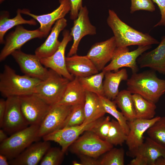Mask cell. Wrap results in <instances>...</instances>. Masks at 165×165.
<instances>
[{
  "mask_svg": "<svg viewBox=\"0 0 165 165\" xmlns=\"http://www.w3.org/2000/svg\"><path fill=\"white\" fill-rule=\"evenodd\" d=\"M6 133L2 129L0 130V142H2L8 137L7 136Z\"/></svg>",
  "mask_w": 165,
  "mask_h": 165,
  "instance_id": "obj_44",
  "label": "cell"
},
{
  "mask_svg": "<svg viewBox=\"0 0 165 165\" xmlns=\"http://www.w3.org/2000/svg\"><path fill=\"white\" fill-rule=\"evenodd\" d=\"M64 152L61 149L50 148L40 162V165H59L62 163Z\"/></svg>",
  "mask_w": 165,
  "mask_h": 165,
  "instance_id": "obj_35",
  "label": "cell"
},
{
  "mask_svg": "<svg viewBox=\"0 0 165 165\" xmlns=\"http://www.w3.org/2000/svg\"><path fill=\"white\" fill-rule=\"evenodd\" d=\"M67 25V20L64 18L57 20L45 41L35 50V54L41 59L49 57L54 53L61 43L58 40L59 35Z\"/></svg>",
  "mask_w": 165,
  "mask_h": 165,
  "instance_id": "obj_23",
  "label": "cell"
},
{
  "mask_svg": "<svg viewBox=\"0 0 165 165\" xmlns=\"http://www.w3.org/2000/svg\"><path fill=\"white\" fill-rule=\"evenodd\" d=\"M6 108V100L0 99V127H1L4 117Z\"/></svg>",
  "mask_w": 165,
  "mask_h": 165,
  "instance_id": "obj_42",
  "label": "cell"
},
{
  "mask_svg": "<svg viewBox=\"0 0 165 165\" xmlns=\"http://www.w3.org/2000/svg\"><path fill=\"white\" fill-rule=\"evenodd\" d=\"M70 81L49 69L47 77L41 81L34 94L49 105H54L61 98Z\"/></svg>",
  "mask_w": 165,
  "mask_h": 165,
  "instance_id": "obj_5",
  "label": "cell"
},
{
  "mask_svg": "<svg viewBox=\"0 0 165 165\" xmlns=\"http://www.w3.org/2000/svg\"><path fill=\"white\" fill-rule=\"evenodd\" d=\"M147 133L149 137L165 148V116L160 117Z\"/></svg>",
  "mask_w": 165,
  "mask_h": 165,
  "instance_id": "obj_33",
  "label": "cell"
},
{
  "mask_svg": "<svg viewBox=\"0 0 165 165\" xmlns=\"http://www.w3.org/2000/svg\"><path fill=\"white\" fill-rule=\"evenodd\" d=\"M59 6L51 13L41 15L31 13L27 9H21V14L28 15L36 20L40 24V31L46 37L52 29V25L58 20L64 18L71 10L70 0H59Z\"/></svg>",
  "mask_w": 165,
  "mask_h": 165,
  "instance_id": "obj_18",
  "label": "cell"
},
{
  "mask_svg": "<svg viewBox=\"0 0 165 165\" xmlns=\"http://www.w3.org/2000/svg\"><path fill=\"white\" fill-rule=\"evenodd\" d=\"M7 158L5 155L0 154V165H8L9 162L7 161Z\"/></svg>",
  "mask_w": 165,
  "mask_h": 165,
  "instance_id": "obj_43",
  "label": "cell"
},
{
  "mask_svg": "<svg viewBox=\"0 0 165 165\" xmlns=\"http://www.w3.org/2000/svg\"><path fill=\"white\" fill-rule=\"evenodd\" d=\"M66 65L69 72L74 76L86 77L96 74L99 71L86 56L75 54L66 57Z\"/></svg>",
  "mask_w": 165,
  "mask_h": 165,
  "instance_id": "obj_22",
  "label": "cell"
},
{
  "mask_svg": "<svg viewBox=\"0 0 165 165\" xmlns=\"http://www.w3.org/2000/svg\"><path fill=\"white\" fill-rule=\"evenodd\" d=\"M63 36V39L56 52L49 57L41 59L40 61L46 68L53 70L70 81L74 77L67 69L65 53L67 45L72 38L70 31L67 30L64 31Z\"/></svg>",
  "mask_w": 165,
  "mask_h": 165,
  "instance_id": "obj_14",
  "label": "cell"
},
{
  "mask_svg": "<svg viewBox=\"0 0 165 165\" xmlns=\"http://www.w3.org/2000/svg\"><path fill=\"white\" fill-rule=\"evenodd\" d=\"M107 22L113 32L117 48L160 43L149 34L136 30L123 22L112 10H108Z\"/></svg>",
  "mask_w": 165,
  "mask_h": 165,
  "instance_id": "obj_1",
  "label": "cell"
},
{
  "mask_svg": "<svg viewBox=\"0 0 165 165\" xmlns=\"http://www.w3.org/2000/svg\"><path fill=\"white\" fill-rule=\"evenodd\" d=\"M132 94L127 89L123 90L119 92L114 101L127 121H131L136 119Z\"/></svg>",
  "mask_w": 165,
  "mask_h": 165,
  "instance_id": "obj_29",
  "label": "cell"
},
{
  "mask_svg": "<svg viewBox=\"0 0 165 165\" xmlns=\"http://www.w3.org/2000/svg\"><path fill=\"white\" fill-rule=\"evenodd\" d=\"M152 45L138 46L136 49L130 51L128 47L117 48L110 63L104 68L105 72L117 71L121 68H130L132 73L138 72L139 67L137 63V58L141 54L150 49Z\"/></svg>",
  "mask_w": 165,
  "mask_h": 165,
  "instance_id": "obj_7",
  "label": "cell"
},
{
  "mask_svg": "<svg viewBox=\"0 0 165 165\" xmlns=\"http://www.w3.org/2000/svg\"><path fill=\"white\" fill-rule=\"evenodd\" d=\"M137 62L141 68L148 67L165 75V36L156 48L143 53L137 58Z\"/></svg>",
  "mask_w": 165,
  "mask_h": 165,
  "instance_id": "obj_21",
  "label": "cell"
},
{
  "mask_svg": "<svg viewBox=\"0 0 165 165\" xmlns=\"http://www.w3.org/2000/svg\"><path fill=\"white\" fill-rule=\"evenodd\" d=\"M127 135L119 123L112 119L111 120L110 129L105 141L113 145H122L126 142Z\"/></svg>",
  "mask_w": 165,
  "mask_h": 165,
  "instance_id": "obj_32",
  "label": "cell"
},
{
  "mask_svg": "<svg viewBox=\"0 0 165 165\" xmlns=\"http://www.w3.org/2000/svg\"><path fill=\"white\" fill-rule=\"evenodd\" d=\"M117 48L113 36L103 41L93 45L86 56L99 71H102L107 64L112 59Z\"/></svg>",
  "mask_w": 165,
  "mask_h": 165,
  "instance_id": "obj_17",
  "label": "cell"
},
{
  "mask_svg": "<svg viewBox=\"0 0 165 165\" xmlns=\"http://www.w3.org/2000/svg\"><path fill=\"white\" fill-rule=\"evenodd\" d=\"M11 55L24 75L41 80L48 76L49 70L42 65L40 59L35 54L26 53L19 50Z\"/></svg>",
  "mask_w": 165,
  "mask_h": 165,
  "instance_id": "obj_13",
  "label": "cell"
},
{
  "mask_svg": "<svg viewBox=\"0 0 165 165\" xmlns=\"http://www.w3.org/2000/svg\"><path fill=\"white\" fill-rule=\"evenodd\" d=\"M44 34L38 28L34 30L25 29L20 25L16 26L13 31L6 37L5 45L0 53V61H4L14 51L20 48L28 41L35 38L45 37Z\"/></svg>",
  "mask_w": 165,
  "mask_h": 165,
  "instance_id": "obj_10",
  "label": "cell"
},
{
  "mask_svg": "<svg viewBox=\"0 0 165 165\" xmlns=\"http://www.w3.org/2000/svg\"><path fill=\"white\" fill-rule=\"evenodd\" d=\"M71 5L70 18L75 20L78 17L79 12L82 6V0H70Z\"/></svg>",
  "mask_w": 165,
  "mask_h": 165,
  "instance_id": "obj_39",
  "label": "cell"
},
{
  "mask_svg": "<svg viewBox=\"0 0 165 165\" xmlns=\"http://www.w3.org/2000/svg\"><path fill=\"white\" fill-rule=\"evenodd\" d=\"M5 0H0V3L1 4L3 2H4Z\"/></svg>",
  "mask_w": 165,
  "mask_h": 165,
  "instance_id": "obj_47",
  "label": "cell"
},
{
  "mask_svg": "<svg viewBox=\"0 0 165 165\" xmlns=\"http://www.w3.org/2000/svg\"><path fill=\"white\" fill-rule=\"evenodd\" d=\"M158 5L161 14V17L160 21L154 26V27L159 26L165 27V0H152Z\"/></svg>",
  "mask_w": 165,
  "mask_h": 165,
  "instance_id": "obj_40",
  "label": "cell"
},
{
  "mask_svg": "<svg viewBox=\"0 0 165 165\" xmlns=\"http://www.w3.org/2000/svg\"><path fill=\"white\" fill-rule=\"evenodd\" d=\"M127 90L155 103L165 93V80L159 78L154 71L132 73L127 80Z\"/></svg>",
  "mask_w": 165,
  "mask_h": 165,
  "instance_id": "obj_2",
  "label": "cell"
},
{
  "mask_svg": "<svg viewBox=\"0 0 165 165\" xmlns=\"http://www.w3.org/2000/svg\"><path fill=\"white\" fill-rule=\"evenodd\" d=\"M41 81L25 75H18L10 66L5 64L0 74V92L6 98L34 94Z\"/></svg>",
  "mask_w": 165,
  "mask_h": 165,
  "instance_id": "obj_3",
  "label": "cell"
},
{
  "mask_svg": "<svg viewBox=\"0 0 165 165\" xmlns=\"http://www.w3.org/2000/svg\"><path fill=\"white\" fill-rule=\"evenodd\" d=\"M160 117L157 116L150 119H136L127 121L129 132L126 143L128 148L127 154L128 156L134 157L137 151L144 142V133Z\"/></svg>",
  "mask_w": 165,
  "mask_h": 165,
  "instance_id": "obj_12",
  "label": "cell"
},
{
  "mask_svg": "<svg viewBox=\"0 0 165 165\" xmlns=\"http://www.w3.org/2000/svg\"><path fill=\"white\" fill-rule=\"evenodd\" d=\"M105 74V72L102 71L90 76L78 78L85 91L93 92L98 96H104L103 81Z\"/></svg>",
  "mask_w": 165,
  "mask_h": 165,
  "instance_id": "obj_30",
  "label": "cell"
},
{
  "mask_svg": "<svg viewBox=\"0 0 165 165\" xmlns=\"http://www.w3.org/2000/svg\"><path fill=\"white\" fill-rule=\"evenodd\" d=\"M100 160V165H123L125 152L123 148H112Z\"/></svg>",
  "mask_w": 165,
  "mask_h": 165,
  "instance_id": "obj_34",
  "label": "cell"
},
{
  "mask_svg": "<svg viewBox=\"0 0 165 165\" xmlns=\"http://www.w3.org/2000/svg\"><path fill=\"white\" fill-rule=\"evenodd\" d=\"M88 10L86 6L80 10L77 17L74 21L70 34L73 43L68 54V57L76 54L81 39L84 36L96 34V27L91 23L88 16Z\"/></svg>",
  "mask_w": 165,
  "mask_h": 165,
  "instance_id": "obj_16",
  "label": "cell"
},
{
  "mask_svg": "<svg viewBox=\"0 0 165 165\" xmlns=\"http://www.w3.org/2000/svg\"><path fill=\"white\" fill-rule=\"evenodd\" d=\"M72 106L57 104L51 105L39 125L38 137L42 138L64 128L68 120Z\"/></svg>",
  "mask_w": 165,
  "mask_h": 165,
  "instance_id": "obj_9",
  "label": "cell"
},
{
  "mask_svg": "<svg viewBox=\"0 0 165 165\" xmlns=\"http://www.w3.org/2000/svg\"><path fill=\"white\" fill-rule=\"evenodd\" d=\"M6 102V112L1 128L11 135L29 126L22 112L19 97H7Z\"/></svg>",
  "mask_w": 165,
  "mask_h": 165,
  "instance_id": "obj_8",
  "label": "cell"
},
{
  "mask_svg": "<svg viewBox=\"0 0 165 165\" xmlns=\"http://www.w3.org/2000/svg\"><path fill=\"white\" fill-rule=\"evenodd\" d=\"M163 158V165H165V156Z\"/></svg>",
  "mask_w": 165,
  "mask_h": 165,
  "instance_id": "obj_46",
  "label": "cell"
},
{
  "mask_svg": "<svg viewBox=\"0 0 165 165\" xmlns=\"http://www.w3.org/2000/svg\"><path fill=\"white\" fill-rule=\"evenodd\" d=\"M39 127V125H30L11 135L0 143V154L5 155L9 160L16 157L40 138L38 136Z\"/></svg>",
  "mask_w": 165,
  "mask_h": 165,
  "instance_id": "obj_4",
  "label": "cell"
},
{
  "mask_svg": "<svg viewBox=\"0 0 165 165\" xmlns=\"http://www.w3.org/2000/svg\"><path fill=\"white\" fill-rule=\"evenodd\" d=\"M84 106V105L80 104L72 106L64 127L79 125L83 123L85 119Z\"/></svg>",
  "mask_w": 165,
  "mask_h": 165,
  "instance_id": "obj_36",
  "label": "cell"
},
{
  "mask_svg": "<svg viewBox=\"0 0 165 165\" xmlns=\"http://www.w3.org/2000/svg\"><path fill=\"white\" fill-rule=\"evenodd\" d=\"M84 109L85 119L83 123L94 122L104 116L106 113L99 96L90 92L86 91Z\"/></svg>",
  "mask_w": 165,
  "mask_h": 165,
  "instance_id": "obj_26",
  "label": "cell"
},
{
  "mask_svg": "<svg viewBox=\"0 0 165 165\" xmlns=\"http://www.w3.org/2000/svg\"><path fill=\"white\" fill-rule=\"evenodd\" d=\"M79 156L81 165H100V160L96 159L83 155Z\"/></svg>",
  "mask_w": 165,
  "mask_h": 165,
  "instance_id": "obj_41",
  "label": "cell"
},
{
  "mask_svg": "<svg viewBox=\"0 0 165 165\" xmlns=\"http://www.w3.org/2000/svg\"><path fill=\"white\" fill-rule=\"evenodd\" d=\"M111 124L110 118L108 116L97 120L94 125L89 131L101 139L105 140L108 135Z\"/></svg>",
  "mask_w": 165,
  "mask_h": 165,
  "instance_id": "obj_37",
  "label": "cell"
},
{
  "mask_svg": "<svg viewBox=\"0 0 165 165\" xmlns=\"http://www.w3.org/2000/svg\"><path fill=\"white\" fill-rule=\"evenodd\" d=\"M17 14L14 18H10L8 12L3 11L1 14L0 16V43H5L4 36L7 31L15 26L22 24H28L35 25L36 20L34 19L26 20L23 18L21 15V9H18Z\"/></svg>",
  "mask_w": 165,
  "mask_h": 165,
  "instance_id": "obj_27",
  "label": "cell"
},
{
  "mask_svg": "<svg viewBox=\"0 0 165 165\" xmlns=\"http://www.w3.org/2000/svg\"><path fill=\"white\" fill-rule=\"evenodd\" d=\"M72 164L73 165H81L80 163H79L76 160L73 161L72 162Z\"/></svg>",
  "mask_w": 165,
  "mask_h": 165,
  "instance_id": "obj_45",
  "label": "cell"
},
{
  "mask_svg": "<svg viewBox=\"0 0 165 165\" xmlns=\"http://www.w3.org/2000/svg\"><path fill=\"white\" fill-rule=\"evenodd\" d=\"M96 121L78 126L65 127L59 129L42 137L44 141H53L58 143L64 153L80 134L89 131L95 124Z\"/></svg>",
  "mask_w": 165,
  "mask_h": 165,
  "instance_id": "obj_15",
  "label": "cell"
},
{
  "mask_svg": "<svg viewBox=\"0 0 165 165\" xmlns=\"http://www.w3.org/2000/svg\"><path fill=\"white\" fill-rule=\"evenodd\" d=\"M131 2L130 13L131 14L140 10L151 12L155 10V6L152 0H131Z\"/></svg>",
  "mask_w": 165,
  "mask_h": 165,
  "instance_id": "obj_38",
  "label": "cell"
},
{
  "mask_svg": "<svg viewBox=\"0 0 165 165\" xmlns=\"http://www.w3.org/2000/svg\"><path fill=\"white\" fill-rule=\"evenodd\" d=\"M19 97L22 112L29 125H40L51 105L34 94Z\"/></svg>",
  "mask_w": 165,
  "mask_h": 165,
  "instance_id": "obj_11",
  "label": "cell"
},
{
  "mask_svg": "<svg viewBox=\"0 0 165 165\" xmlns=\"http://www.w3.org/2000/svg\"><path fill=\"white\" fill-rule=\"evenodd\" d=\"M103 82L104 96L113 101L119 92V87L121 82L128 79L127 70L123 68L115 72L112 71L105 72Z\"/></svg>",
  "mask_w": 165,
  "mask_h": 165,
  "instance_id": "obj_24",
  "label": "cell"
},
{
  "mask_svg": "<svg viewBox=\"0 0 165 165\" xmlns=\"http://www.w3.org/2000/svg\"><path fill=\"white\" fill-rule=\"evenodd\" d=\"M50 148V141L33 143L15 158L9 160L11 165H36Z\"/></svg>",
  "mask_w": 165,
  "mask_h": 165,
  "instance_id": "obj_20",
  "label": "cell"
},
{
  "mask_svg": "<svg viewBox=\"0 0 165 165\" xmlns=\"http://www.w3.org/2000/svg\"><path fill=\"white\" fill-rule=\"evenodd\" d=\"M103 108L106 113H108L114 117L119 123L125 133L128 135L129 128L127 121L121 112L118 111L116 104L105 96H99Z\"/></svg>",
  "mask_w": 165,
  "mask_h": 165,
  "instance_id": "obj_31",
  "label": "cell"
},
{
  "mask_svg": "<svg viewBox=\"0 0 165 165\" xmlns=\"http://www.w3.org/2000/svg\"><path fill=\"white\" fill-rule=\"evenodd\" d=\"M113 146L92 132L86 131L69 148L72 153L78 156L85 155L97 159L113 148Z\"/></svg>",
  "mask_w": 165,
  "mask_h": 165,
  "instance_id": "obj_6",
  "label": "cell"
},
{
  "mask_svg": "<svg viewBox=\"0 0 165 165\" xmlns=\"http://www.w3.org/2000/svg\"><path fill=\"white\" fill-rule=\"evenodd\" d=\"M132 96L136 119H150L154 117L156 108L155 103L138 94H133Z\"/></svg>",
  "mask_w": 165,
  "mask_h": 165,
  "instance_id": "obj_28",
  "label": "cell"
},
{
  "mask_svg": "<svg viewBox=\"0 0 165 165\" xmlns=\"http://www.w3.org/2000/svg\"><path fill=\"white\" fill-rule=\"evenodd\" d=\"M85 97L86 91L79 82L78 77H75L70 81L61 98L56 104L71 105H84Z\"/></svg>",
  "mask_w": 165,
  "mask_h": 165,
  "instance_id": "obj_25",
  "label": "cell"
},
{
  "mask_svg": "<svg viewBox=\"0 0 165 165\" xmlns=\"http://www.w3.org/2000/svg\"><path fill=\"white\" fill-rule=\"evenodd\" d=\"M165 156V148L147 137L129 165H155L156 160Z\"/></svg>",
  "mask_w": 165,
  "mask_h": 165,
  "instance_id": "obj_19",
  "label": "cell"
}]
</instances>
